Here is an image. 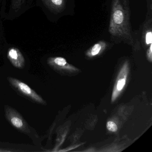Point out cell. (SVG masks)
I'll return each mask as SVG.
<instances>
[{
    "instance_id": "cell-1",
    "label": "cell",
    "mask_w": 152,
    "mask_h": 152,
    "mask_svg": "<svg viewBox=\"0 0 152 152\" xmlns=\"http://www.w3.org/2000/svg\"><path fill=\"white\" fill-rule=\"evenodd\" d=\"M108 31L114 41L134 43L129 0H112Z\"/></svg>"
},
{
    "instance_id": "cell-2",
    "label": "cell",
    "mask_w": 152,
    "mask_h": 152,
    "mask_svg": "<svg viewBox=\"0 0 152 152\" xmlns=\"http://www.w3.org/2000/svg\"><path fill=\"white\" fill-rule=\"evenodd\" d=\"M4 111L7 121L16 129L33 140L39 137L36 131H33V128L28 124L23 115L15 109L6 105L4 106Z\"/></svg>"
},
{
    "instance_id": "cell-3",
    "label": "cell",
    "mask_w": 152,
    "mask_h": 152,
    "mask_svg": "<svg viewBox=\"0 0 152 152\" xmlns=\"http://www.w3.org/2000/svg\"><path fill=\"white\" fill-rule=\"evenodd\" d=\"M8 81L10 86L19 94L39 104H46V102L35 91L23 82L13 77H7Z\"/></svg>"
},
{
    "instance_id": "cell-4",
    "label": "cell",
    "mask_w": 152,
    "mask_h": 152,
    "mask_svg": "<svg viewBox=\"0 0 152 152\" xmlns=\"http://www.w3.org/2000/svg\"><path fill=\"white\" fill-rule=\"evenodd\" d=\"M7 57L14 67L20 69L24 67L25 59L23 53L17 48L13 47L9 49Z\"/></svg>"
},
{
    "instance_id": "cell-5",
    "label": "cell",
    "mask_w": 152,
    "mask_h": 152,
    "mask_svg": "<svg viewBox=\"0 0 152 152\" xmlns=\"http://www.w3.org/2000/svg\"><path fill=\"white\" fill-rule=\"evenodd\" d=\"M42 1L48 9L55 13L63 12L66 6V0H42Z\"/></svg>"
},
{
    "instance_id": "cell-6",
    "label": "cell",
    "mask_w": 152,
    "mask_h": 152,
    "mask_svg": "<svg viewBox=\"0 0 152 152\" xmlns=\"http://www.w3.org/2000/svg\"><path fill=\"white\" fill-rule=\"evenodd\" d=\"M142 41L146 46H149L152 43V17H148V19L145 22L142 31Z\"/></svg>"
},
{
    "instance_id": "cell-7",
    "label": "cell",
    "mask_w": 152,
    "mask_h": 152,
    "mask_svg": "<svg viewBox=\"0 0 152 152\" xmlns=\"http://www.w3.org/2000/svg\"><path fill=\"white\" fill-rule=\"evenodd\" d=\"M107 46V42L104 41H100L91 47L87 52V55L89 56H96L104 51Z\"/></svg>"
},
{
    "instance_id": "cell-8",
    "label": "cell",
    "mask_w": 152,
    "mask_h": 152,
    "mask_svg": "<svg viewBox=\"0 0 152 152\" xmlns=\"http://www.w3.org/2000/svg\"><path fill=\"white\" fill-rule=\"evenodd\" d=\"M25 0H12L11 4L12 9L16 12H18L20 10Z\"/></svg>"
},
{
    "instance_id": "cell-9",
    "label": "cell",
    "mask_w": 152,
    "mask_h": 152,
    "mask_svg": "<svg viewBox=\"0 0 152 152\" xmlns=\"http://www.w3.org/2000/svg\"><path fill=\"white\" fill-rule=\"evenodd\" d=\"M107 128L108 129V130L113 132L116 131L117 130V125L115 123L112 121L107 122Z\"/></svg>"
},
{
    "instance_id": "cell-10",
    "label": "cell",
    "mask_w": 152,
    "mask_h": 152,
    "mask_svg": "<svg viewBox=\"0 0 152 152\" xmlns=\"http://www.w3.org/2000/svg\"><path fill=\"white\" fill-rule=\"evenodd\" d=\"M146 1L147 4V15L148 17H152V0H146Z\"/></svg>"
},
{
    "instance_id": "cell-11",
    "label": "cell",
    "mask_w": 152,
    "mask_h": 152,
    "mask_svg": "<svg viewBox=\"0 0 152 152\" xmlns=\"http://www.w3.org/2000/svg\"><path fill=\"white\" fill-rule=\"evenodd\" d=\"M125 83H126V81L125 79H121L119 80L117 83V89L118 91H121L125 85Z\"/></svg>"
},
{
    "instance_id": "cell-12",
    "label": "cell",
    "mask_w": 152,
    "mask_h": 152,
    "mask_svg": "<svg viewBox=\"0 0 152 152\" xmlns=\"http://www.w3.org/2000/svg\"><path fill=\"white\" fill-rule=\"evenodd\" d=\"M147 54L148 58L149 60H151L152 59V44H150L148 46V49L147 52Z\"/></svg>"
},
{
    "instance_id": "cell-13",
    "label": "cell",
    "mask_w": 152,
    "mask_h": 152,
    "mask_svg": "<svg viewBox=\"0 0 152 152\" xmlns=\"http://www.w3.org/2000/svg\"><path fill=\"white\" fill-rule=\"evenodd\" d=\"M10 152V150H4V149H0V152Z\"/></svg>"
}]
</instances>
